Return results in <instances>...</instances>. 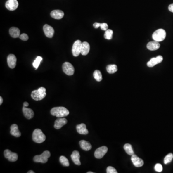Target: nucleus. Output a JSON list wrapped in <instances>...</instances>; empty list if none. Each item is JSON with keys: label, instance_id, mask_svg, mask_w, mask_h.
I'll return each instance as SVG.
<instances>
[{"label": "nucleus", "instance_id": "obj_1", "mask_svg": "<svg viewBox=\"0 0 173 173\" xmlns=\"http://www.w3.org/2000/svg\"><path fill=\"white\" fill-rule=\"evenodd\" d=\"M51 114L57 117H64L69 115V111L64 107H53L51 109Z\"/></svg>", "mask_w": 173, "mask_h": 173}, {"label": "nucleus", "instance_id": "obj_2", "mask_svg": "<svg viewBox=\"0 0 173 173\" xmlns=\"http://www.w3.org/2000/svg\"><path fill=\"white\" fill-rule=\"evenodd\" d=\"M46 89L44 87H41L37 90L33 91L31 96L33 100L41 101L44 99L46 96Z\"/></svg>", "mask_w": 173, "mask_h": 173}, {"label": "nucleus", "instance_id": "obj_3", "mask_svg": "<svg viewBox=\"0 0 173 173\" xmlns=\"http://www.w3.org/2000/svg\"><path fill=\"white\" fill-rule=\"evenodd\" d=\"M32 139L37 143H41L46 139V136L42 132L41 130L37 129L34 130L32 134Z\"/></svg>", "mask_w": 173, "mask_h": 173}, {"label": "nucleus", "instance_id": "obj_4", "mask_svg": "<svg viewBox=\"0 0 173 173\" xmlns=\"http://www.w3.org/2000/svg\"><path fill=\"white\" fill-rule=\"evenodd\" d=\"M50 156V152L48 150H46L41 155L35 156L33 158V161L36 162H41L44 164L47 162Z\"/></svg>", "mask_w": 173, "mask_h": 173}, {"label": "nucleus", "instance_id": "obj_5", "mask_svg": "<svg viewBox=\"0 0 173 173\" xmlns=\"http://www.w3.org/2000/svg\"><path fill=\"white\" fill-rule=\"evenodd\" d=\"M166 35V32H165V30H164V29H160L156 30L153 33L152 37L154 41H158V42H160V41H162L165 39Z\"/></svg>", "mask_w": 173, "mask_h": 173}, {"label": "nucleus", "instance_id": "obj_6", "mask_svg": "<svg viewBox=\"0 0 173 173\" xmlns=\"http://www.w3.org/2000/svg\"><path fill=\"white\" fill-rule=\"evenodd\" d=\"M82 43L80 40H77L74 43L72 47V52L73 56L77 57L81 53Z\"/></svg>", "mask_w": 173, "mask_h": 173}, {"label": "nucleus", "instance_id": "obj_7", "mask_svg": "<svg viewBox=\"0 0 173 173\" xmlns=\"http://www.w3.org/2000/svg\"><path fill=\"white\" fill-rule=\"evenodd\" d=\"M62 68L64 73L68 76H72L74 74V68L70 63H64L63 65Z\"/></svg>", "mask_w": 173, "mask_h": 173}, {"label": "nucleus", "instance_id": "obj_8", "mask_svg": "<svg viewBox=\"0 0 173 173\" xmlns=\"http://www.w3.org/2000/svg\"><path fill=\"white\" fill-rule=\"evenodd\" d=\"M4 157L10 161L14 162L18 159V155L16 153L12 152L9 150H6L4 151Z\"/></svg>", "mask_w": 173, "mask_h": 173}, {"label": "nucleus", "instance_id": "obj_9", "mask_svg": "<svg viewBox=\"0 0 173 173\" xmlns=\"http://www.w3.org/2000/svg\"><path fill=\"white\" fill-rule=\"evenodd\" d=\"M108 151V148L106 146H102L98 148L94 153L95 158L97 159H101L103 158Z\"/></svg>", "mask_w": 173, "mask_h": 173}, {"label": "nucleus", "instance_id": "obj_10", "mask_svg": "<svg viewBox=\"0 0 173 173\" xmlns=\"http://www.w3.org/2000/svg\"><path fill=\"white\" fill-rule=\"evenodd\" d=\"M18 6V0H8L6 3V7L10 11H14Z\"/></svg>", "mask_w": 173, "mask_h": 173}, {"label": "nucleus", "instance_id": "obj_11", "mask_svg": "<svg viewBox=\"0 0 173 173\" xmlns=\"http://www.w3.org/2000/svg\"><path fill=\"white\" fill-rule=\"evenodd\" d=\"M162 60H163V57L161 56H159L156 57L151 58L150 61L147 63V66L150 68L153 67L155 65L161 63Z\"/></svg>", "mask_w": 173, "mask_h": 173}, {"label": "nucleus", "instance_id": "obj_12", "mask_svg": "<svg viewBox=\"0 0 173 173\" xmlns=\"http://www.w3.org/2000/svg\"><path fill=\"white\" fill-rule=\"evenodd\" d=\"M43 29L44 32L47 37L49 38H53V36L54 35V30L52 27L46 24L43 26Z\"/></svg>", "mask_w": 173, "mask_h": 173}, {"label": "nucleus", "instance_id": "obj_13", "mask_svg": "<svg viewBox=\"0 0 173 173\" xmlns=\"http://www.w3.org/2000/svg\"><path fill=\"white\" fill-rule=\"evenodd\" d=\"M131 161L132 162L134 166L137 167H140L143 165L144 162L143 160L140 158L135 154H133L131 156Z\"/></svg>", "mask_w": 173, "mask_h": 173}, {"label": "nucleus", "instance_id": "obj_14", "mask_svg": "<svg viewBox=\"0 0 173 173\" xmlns=\"http://www.w3.org/2000/svg\"><path fill=\"white\" fill-rule=\"evenodd\" d=\"M7 64L10 68L13 69L16 66L17 59L14 54H9L7 57Z\"/></svg>", "mask_w": 173, "mask_h": 173}, {"label": "nucleus", "instance_id": "obj_15", "mask_svg": "<svg viewBox=\"0 0 173 173\" xmlns=\"http://www.w3.org/2000/svg\"><path fill=\"white\" fill-rule=\"evenodd\" d=\"M68 123V120L65 118H59L56 120L54 127L56 129H59Z\"/></svg>", "mask_w": 173, "mask_h": 173}, {"label": "nucleus", "instance_id": "obj_16", "mask_svg": "<svg viewBox=\"0 0 173 173\" xmlns=\"http://www.w3.org/2000/svg\"><path fill=\"white\" fill-rule=\"evenodd\" d=\"M51 16L56 19H61L64 16V13L60 10H54L51 13Z\"/></svg>", "mask_w": 173, "mask_h": 173}, {"label": "nucleus", "instance_id": "obj_17", "mask_svg": "<svg viewBox=\"0 0 173 173\" xmlns=\"http://www.w3.org/2000/svg\"><path fill=\"white\" fill-rule=\"evenodd\" d=\"M22 111L25 117L27 118V119H30L34 117V112L30 108H27L26 107L23 106Z\"/></svg>", "mask_w": 173, "mask_h": 173}, {"label": "nucleus", "instance_id": "obj_18", "mask_svg": "<svg viewBox=\"0 0 173 173\" xmlns=\"http://www.w3.org/2000/svg\"><path fill=\"white\" fill-rule=\"evenodd\" d=\"M71 157L75 164L77 165H81V162L80 161L79 153V151L77 150L73 151L72 154L71 155Z\"/></svg>", "mask_w": 173, "mask_h": 173}, {"label": "nucleus", "instance_id": "obj_19", "mask_svg": "<svg viewBox=\"0 0 173 173\" xmlns=\"http://www.w3.org/2000/svg\"><path fill=\"white\" fill-rule=\"evenodd\" d=\"M10 134L15 137H20L21 133L18 129V127L16 124H13L10 127Z\"/></svg>", "mask_w": 173, "mask_h": 173}, {"label": "nucleus", "instance_id": "obj_20", "mask_svg": "<svg viewBox=\"0 0 173 173\" xmlns=\"http://www.w3.org/2000/svg\"><path fill=\"white\" fill-rule=\"evenodd\" d=\"M76 129H77V132L79 133V134H80L86 135L89 133L88 129H86V124H83V123L77 125L76 127Z\"/></svg>", "mask_w": 173, "mask_h": 173}, {"label": "nucleus", "instance_id": "obj_21", "mask_svg": "<svg viewBox=\"0 0 173 173\" xmlns=\"http://www.w3.org/2000/svg\"><path fill=\"white\" fill-rule=\"evenodd\" d=\"M90 51V45L89 43L86 41L82 43L81 46V54L83 56H86Z\"/></svg>", "mask_w": 173, "mask_h": 173}, {"label": "nucleus", "instance_id": "obj_22", "mask_svg": "<svg viewBox=\"0 0 173 173\" xmlns=\"http://www.w3.org/2000/svg\"><path fill=\"white\" fill-rule=\"evenodd\" d=\"M148 49L150 51L157 50L160 47V44L158 41H153L149 42L147 45Z\"/></svg>", "mask_w": 173, "mask_h": 173}, {"label": "nucleus", "instance_id": "obj_23", "mask_svg": "<svg viewBox=\"0 0 173 173\" xmlns=\"http://www.w3.org/2000/svg\"><path fill=\"white\" fill-rule=\"evenodd\" d=\"M79 144L81 149L85 151H89L92 148V146L91 143L84 140L80 141Z\"/></svg>", "mask_w": 173, "mask_h": 173}, {"label": "nucleus", "instance_id": "obj_24", "mask_svg": "<svg viewBox=\"0 0 173 173\" xmlns=\"http://www.w3.org/2000/svg\"><path fill=\"white\" fill-rule=\"evenodd\" d=\"M9 34L13 38H18L20 35V31L18 27H12L10 29Z\"/></svg>", "mask_w": 173, "mask_h": 173}, {"label": "nucleus", "instance_id": "obj_25", "mask_svg": "<svg viewBox=\"0 0 173 173\" xmlns=\"http://www.w3.org/2000/svg\"><path fill=\"white\" fill-rule=\"evenodd\" d=\"M107 72L109 74H114L117 72L118 68L117 66L115 65H109L106 67Z\"/></svg>", "mask_w": 173, "mask_h": 173}, {"label": "nucleus", "instance_id": "obj_26", "mask_svg": "<svg viewBox=\"0 0 173 173\" xmlns=\"http://www.w3.org/2000/svg\"><path fill=\"white\" fill-rule=\"evenodd\" d=\"M124 149L127 153L129 155L132 156L134 154V152L133 150L132 147L131 146V145L128 143L126 144L124 146Z\"/></svg>", "mask_w": 173, "mask_h": 173}, {"label": "nucleus", "instance_id": "obj_27", "mask_svg": "<svg viewBox=\"0 0 173 173\" xmlns=\"http://www.w3.org/2000/svg\"><path fill=\"white\" fill-rule=\"evenodd\" d=\"M94 77L96 81H98V82L101 81L103 79L101 72L98 70H96L94 72Z\"/></svg>", "mask_w": 173, "mask_h": 173}, {"label": "nucleus", "instance_id": "obj_28", "mask_svg": "<svg viewBox=\"0 0 173 173\" xmlns=\"http://www.w3.org/2000/svg\"><path fill=\"white\" fill-rule=\"evenodd\" d=\"M59 161L63 166H66V167L69 166V161L68 160V159L66 158V157L64 156H60Z\"/></svg>", "mask_w": 173, "mask_h": 173}, {"label": "nucleus", "instance_id": "obj_29", "mask_svg": "<svg viewBox=\"0 0 173 173\" xmlns=\"http://www.w3.org/2000/svg\"><path fill=\"white\" fill-rule=\"evenodd\" d=\"M113 31L112 30H106L105 32L104 33V37L106 39H111L113 38Z\"/></svg>", "mask_w": 173, "mask_h": 173}, {"label": "nucleus", "instance_id": "obj_30", "mask_svg": "<svg viewBox=\"0 0 173 173\" xmlns=\"http://www.w3.org/2000/svg\"><path fill=\"white\" fill-rule=\"evenodd\" d=\"M42 60V58L41 56H38L34 60V62L33 63V65L34 68H35L36 69H38V67L39 66L40 63Z\"/></svg>", "mask_w": 173, "mask_h": 173}, {"label": "nucleus", "instance_id": "obj_31", "mask_svg": "<svg viewBox=\"0 0 173 173\" xmlns=\"http://www.w3.org/2000/svg\"><path fill=\"white\" fill-rule=\"evenodd\" d=\"M173 158V154L171 153L167 154L164 159V163L165 164H169L171 162Z\"/></svg>", "mask_w": 173, "mask_h": 173}, {"label": "nucleus", "instance_id": "obj_32", "mask_svg": "<svg viewBox=\"0 0 173 173\" xmlns=\"http://www.w3.org/2000/svg\"><path fill=\"white\" fill-rule=\"evenodd\" d=\"M107 173H117V171L116 169L112 166H108L106 170Z\"/></svg>", "mask_w": 173, "mask_h": 173}, {"label": "nucleus", "instance_id": "obj_33", "mask_svg": "<svg viewBox=\"0 0 173 173\" xmlns=\"http://www.w3.org/2000/svg\"><path fill=\"white\" fill-rule=\"evenodd\" d=\"M154 169L156 171L158 172H161L162 170V166L161 164H157L155 165Z\"/></svg>", "mask_w": 173, "mask_h": 173}, {"label": "nucleus", "instance_id": "obj_34", "mask_svg": "<svg viewBox=\"0 0 173 173\" xmlns=\"http://www.w3.org/2000/svg\"><path fill=\"white\" fill-rule=\"evenodd\" d=\"M21 40L23 41H27L29 39V36L27 34L25 33H23L20 35L19 37Z\"/></svg>", "mask_w": 173, "mask_h": 173}, {"label": "nucleus", "instance_id": "obj_35", "mask_svg": "<svg viewBox=\"0 0 173 173\" xmlns=\"http://www.w3.org/2000/svg\"><path fill=\"white\" fill-rule=\"evenodd\" d=\"M100 27L101 30L106 31L108 29V25L105 23H101V25Z\"/></svg>", "mask_w": 173, "mask_h": 173}, {"label": "nucleus", "instance_id": "obj_36", "mask_svg": "<svg viewBox=\"0 0 173 173\" xmlns=\"http://www.w3.org/2000/svg\"><path fill=\"white\" fill-rule=\"evenodd\" d=\"M101 25V23L96 22V23H94L93 26H94V27L95 29H98L99 27H100Z\"/></svg>", "mask_w": 173, "mask_h": 173}, {"label": "nucleus", "instance_id": "obj_37", "mask_svg": "<svg viewBox=\"0 0 173 173\" xmlns=\"http://www.w3.org/2000/svg\"><path fill=\"white\" fill-rule=\"evenodd\" d=\"M168 9H169V11H170V12L173 13V4L169 5V7H168Z\"/></svg>", "mask_w": 173, "mask_h": 173}, {"label": "nucleus", "instance_id": "obj_38", "mask_svg": "<svg viewBox=\"0 0 173 173\" xmlns=\"http://www.w3.org/2000/svg\"><path fill=\"white\" fill-rule=\"evenodd\" d=\"M29 105V103H27V101H25V102H24V103H23V106H24V107H27V106H28Z\"/></svg>", "mask_w": 173, "mask_h": 173}, {"label": "nucleus", "instance_id": "obj_39", "mask_svg": "<svg viewBox=\"0 0 173 173\" xmlns=\"http://www.w3.org/2000/svg\"><path fill=\"white\" fill-rule=\"evenodd\" d=\"M3 98L1 97V96L0 97V105H1L3 103Z\"/></svg>", "mask_w": 173, "mask_h": 173}, {"label": "nucleus", "instance_id": "obj_40", "mask_svg": "<svg viewBox=\"0 0 173 173\" xmlns=\"http://www.w3.org/2000/svg\"><path fill=\"white\" fill-rule=\"evenodd\" d=\"M35 173V172H34V171H32V170H30L29 171H28V172H27V173Z\"/></svg>", "mask_w": 173, "mask_h": 173}, {"label": "nucleus", "instance_id": "obj_41", "mask_svg": "<svg viewBox=\"0 0 173 173\" xmlns=\"http://www.w3.org/2000/svg\"><path fill=\"white\" fill-rule=\"evenodd\" d=\"M87 173H94V172H88Z\"/></svg>", "mask_w": 173, "mask_h": 173}]
</instances>
